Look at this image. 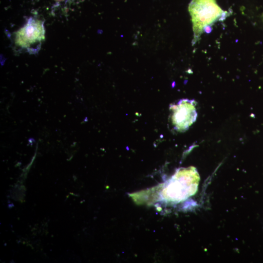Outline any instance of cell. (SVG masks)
Wrapping results in <instances>:
<instances>
[{"instance_id":"6da1fadb","label":"cell","mask_w":263,"mask_h":263,"mask_svg":"<svg viewBox=\"0 0 263 263\" xmlns=\"http://www.w3.org/2000/svg\"><path fill=\"white\" fill-rule=\"evenodd\" d=\"M200 176L195 167L180 168L164 184L163 198L175 202L184 201L196 192Z\"/></svg>"},{"instance_id":"3957f363","label":"cell","mask_w":263,"mask_h":263,"mask_svg":"<svg viewBox=\"0 0 263 263\" xmlns=\"http://www.w3.org/2000/svg\"><path fill=\"white\" fill-rule=\"evenodd\" d=\"M45 38L44 22L30 18L26 24L15 35L14 43L17 47L29 53H37Z\"/></svg>"},{"instance_id":"7a4b0ae2","label":"cell","mask_w":263,"mask_h":263,"mask_svg":"<svg viewBox=\"0 0 263 263\" xmlns=\"http://www.w3.org/2000/svg\"><path fill=\"white\" fill-rule=\"evenodd\" d=\"M191 17L194 38L198 39L207 28L225 17L226 12L217 4L216 0H192L188 7Z\"/></svg>"},{"instance_id":"277c9868","label":"cell","mask_w":263,"mask_h":263,"mask_svg":"<svg viewBox=\"0 0 263 263\" xmlns=\"http://www.w3.org/2000/svg\"><path fill=\"white\" fill-rule=\"evenodd\" d=\"M171 122L174 129L180 132L186 131L196 121L197 113L194 100L183 99L171 105Z\"/></svg>"},{"instance_id":"5b68a950","label":"cell","mask_w":263,"mask_h":263,"mask_svg":"<svg viewBox=\"0 0 263 263\" xmlns=\"http://www.w3.org/2000/svg\"><path fill=\"white\" fill-rule=\"evenodd\" d=\"M56 1H63L64 0H56Z\"/></svg>"}]
</instances>
